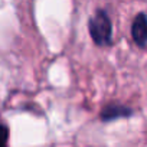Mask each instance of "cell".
<instances>
[{
  "mask_svg": "<svg viewBox=\"0 0 147 147\" xmlns=\"http://www.w3.org/2000/svg\"><path fill=\"white\" fill-rule=\"evenodd\" d=\"M88 30L92 40L97 45H111L113 42V25L104 10H98L88 22Z\"/></svg>",
  "mask_w": 147,
  "mask_h": 147,
  "instance_id": "1",
  "label": "cell"
},
{
  "mask_svg": "<svg viewBox=\"0 0 147 147\" xmlns=\"http://www.w3.org/2000/svg\"><path fill=\"white\" fill-rule=\"evenodd\" d=\"M131 35L134 42L140 48H144L147 45V16L144 13H138L136 16L131 26Z\"/></svg>",
  "mask_w": 147,
  "mask_h": 147,
  "instance_id": "2",
  "label": "cell"
},
{
  "mask_svg": "<svg viewBox=\"0 0 147 147\" xmlns=\"http://www.w3.org/2000/svg\"><path fill=\"white\" fill-rule=\"evenodd\" d=\"M131 110L125 105H120V104H108L102 108L101 111V118L104 121H110V120H115L120 117H128L131 115Z\"/></svg>",
  "mask_w": 147,
  "mask_h": 147,
  "instance_id": "3",
  "label": "cell"
},
{
  "mask_svg": "<svg viewBox=\"0 0 147 147\" xmlns=\"http://www.w3.org/2000/svg\"><path fill=\"white\" fill-rule=\"evenodd\" d=\"M9 140V128L5 124H0V147H7Z\"/></svg>",
  "mask_w": 147,
  "mask_h": 147,
  "instance_id": "4",
  "label": "cell"
}]
</instances>
